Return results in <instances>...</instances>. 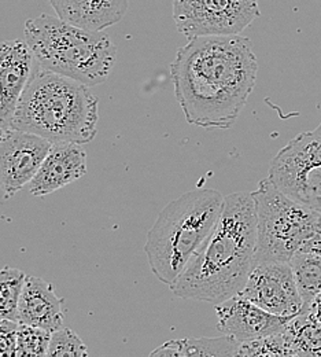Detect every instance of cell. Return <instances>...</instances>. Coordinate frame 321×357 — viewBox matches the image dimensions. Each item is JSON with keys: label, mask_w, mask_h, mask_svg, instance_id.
Here are the masks:
<instances>
[{"label": "cell", "mask_w": 321, "mask_h": 357, "mask_svg": "<svg viewBox=\"0 0 321 357\" xmlns=\"http://www.w3.org/2000/svg\"><path fill=\"white\" fill-rule=\"evenodd\" d=\"M257 56L240 35L199 36L171 65L176 99L191 126L230 130L256 87Z\"/></svg>", "instance_id": "6da1fadb"}, {"label": "cell", "mask_w": 321, "mask_h": 357, "mask_svg": "<svg viewBox=\"0 0 321 357\" xmlns=\"http://www.w3.org/2000/svg\"><path fill=\"white\" fill-rule=\"evenodd\" d=\"M257 246V212L251 192L226 197L223 212L182 275L171 286L184 300L213 305L239 294L254 267Z\"/></svg>", "instance_id": "7a4b0ae2"}, {"label": "cell", "mask_w": 321, "mask_h": 357, "mask_svg": "<svg viewBox=\"0 0 321 357\" xmlns=\"http://www.w3.org/2000/svg\"><path fill=\"white\" fill-rule=\"evenodd\" d=\"M97 99L88 86L36 65L11 128L42 136L52 144H86L97 132Z\"/></svg>", "instance_id": "3957f363"}, {"label": "cell", "mask_w": 321, "mask_h": 357, "mask_svg": "<svg viewBox=\"0 0 321 357\" xmlns=\"http://www.w3.org/2000/svg\"><path fill=\"white\" fill-rule=\"evenodd\" d=\"M226 197L196 188L169 202L147 234L144 253L159 282L172 286L217 223Z\"/></svg>", "instance_id": "277c9868"}, {"label": "cell", "mask_w": 321, "mask_h": 357, "mask_svg": "<svg viewBox=\"0 0 321 357\" xmlns=\"http://www.w3.org/2000/svg\"><path fill=\"white\" fill-rule=\"evenodd\" d=\"M24 35L40 69L88 87L104 83L116 65L117 47L107 35L72 25L58 17L40 14L29 18Z\"/></svg>", "instance_id": "5b68a950"}, {"label": "cell", "mask_w": 321, "mask_h": 357, "mask_svg": "<svg viewBox=\"0 0 321 357\" xmlns=\"http://www.w3.org/2000/svg\"><path fill=\"white\" fill-rule=\"evenodd\" d=\"M251 194L257 212L256 263L290 261L315 236L321 212L290 198L269 178Z\"/></svg>", "instance_id": "8992f818"}, {"label": "cell", "mask_w": 321, "mask_h": 357, "mask_svg": "<svg viewBox=\"0 0 321 357\" xmlns=\"http://www.w3.org/2000/svg\"><path fill=\"white\" fill-rule=\"evenodd\" d=\"M268 178L290 198L321 212V124L297 135L276 154Z\"/></svg>", "instance_id": "52a82bcc"}, {"label": "cell", "mask_w": 321, "mask_h": 357, "mask_svg": "<svg viewBox=\"0 0 321 357\" xmlns=\"http://www.w3.org/2000/svg\"><path fill=\"white\" fill-rule=\"evenodd\" d=\"M261 15L258 0H173V20L188 40L240 35Z\"/></svg>", "instance_id": "ba28073f"}, {"label": "cell", "mask_w": 321, "mask_h": 357, "mask_svg": "<svg viewBox=\"0 0 321 357\" xmlns=\"http://www.w3.org/2000/svg\"><path fill=\"white\" fill-rule=\"evenodd\" d=\"M239 294L277 316L294 317L304 310L290 261L254 263Z\"/></svg>", "instance_id": "9c48e42d"}, {"label": "cell", "mask_w": 321, "mask_h": 357, "mask_svg": "<svg viewBox=\"0 0 321 357\" xmlns=\"http://www.w3.org/2000/svg\"><path fill=\"white\" fill-rule=\"evenodd\" d=\"M52 143L19 130H8L0 139V188L13 197L38 174Z\"/></svg>", "instance_id": "30bf717a"}, {"label": "cell", "mask_w": 321, "mask_h": 357, "mask_svg": "<svg viewBox=\"0 0 321 357\" xmlns=\"http://www.w3.org/2000/svg\"><path fill=\"white\" fill-rule=\"evenodd\" d=\"M216 314L217 330L240 344L281 331L292 319L268 312L240 294L217 304Z\"/></svg>", "instance_id": "8fae6325"}, {"label": "cell", "mask_w": 321, "mask_h": 357, "mask_svg": "<svg viewBox=\"0 0 321 357\" xmlns=\"http://www.w3.org/2000/svg\"><path fill=\"white\" fill-rule=\"evenodd\" d=\"M36 58L29 45L11 40L0 45V126L11 130V120L18 100L28 86Z\"/></svg>", "instance_id": "7c38bea8"}, {"label": "cell", "mask_w": 321, "mask_h": 357, "mask_svg": "<svg viewBox=\"0 0 321 357\" xmlns=\"http://www.w3.org/2000/svg\"><path fill=\"white\" fill-rule=\"evenodd\" d=\"M87 155L79 143H54L29 183L35 197H45L87 174Z\"/></svg>", "instance_id": "4fadbf2b"}, {"label": "cell", "mask_w": 321, "mask_h": 357, "mask_svg": "<svg viewBox=\"0 0 321 357\" xmlns=\"http://www.w3.org/2000/svg\"><path fill=\"white\" fill-rule=\"evenodd\" d=\"M63 303L65 300L55 294L51 283L36 276H26L18 305V321L54 333L63 324Z\"/></svg>", "instance_id": "5bb4252c"}, {"label": "cell", "mask_w": 321, "mask_h": 357, "mask_svg": "<svg viewBox=\"0 0 321 357\" xmlns=\"http://www.w3.org/2000/svg\"><path fill=\"white\" fill-rule=\"evenodd\" d=\"M56 17L72 25L102 32L120 22L128 0H49Z\"/></svg>", "instance_id": "9a60e30c"}, {"label": "cell", "mask_w": 321, "mask_h": 357, "mask_svg": "<svg viewBox=\"0 0 321 357\" xmlns=\"http://www.w3.org/2000/svg\"><path fill=\"white\" fill-rule=\"evenodd\" d=\"M240 342L233 337L183 338L165 342L154 349L150 356L159 357H233L237 356Z\"/></svg>", "instance_id": "2e32d148"}, {"label": "cell", "mask_w": 321, "mask_h": 357, "mask_svg": "<svg viewBox=\"0 0 321 357\" xmlns=\"http://www.w3.org/2000/svg\"><path fill=\"white\" fill-rule=\"evenodd\" d=\"M295 356L321 357V323L306 310L294 316L284 327Z\"/></svg>", "instance_id": "e0dca14e"}, {"label": "cell", "mask_w": 321, "mask_h": 357, "mask_svg": "<svg viewBox=\"0 0 321 357\" xmlns=\"http://www.w3.org/2000/svg\"><path fill=\"white\" fill-rule=\"evenodd\" d=\"M290 264L304 310H306L321 291V255L299 250L291 257Z\"/></svg>", "instance_id": "ac0fdd59"}, {"label": "cell", "mask_w": 321, "mask_h": 357, "mask_svg": "<svg viewBox=\"0 0 321 357\" xmlns=\"http://www.w3.org/2000/svg\"><path fill=\"white\" fill-rule=\"evenodd\" d=\"M26 275L17 268L0 269V319L18 321V305Z\"/></svg>", "instance_id": "d6986e66"}, {"label": "cell", "mask_w": 321, "mask_h": 357, "mask_svg": "<svg viewBox=\"0 0 321 357\" xmlns=\"http://www.w3.org/2000/svg\"><path fill=\"white\" fill-rule=\"evenodd\" d=\"M240 357L295 356L292 347L284 334V328L275 334L242 342L237 351Z\"/></svg>", "instance_id": "ffe728a7"}, {"label": "cell", "mask_w": 321, "mask_h": 357, "mask_svg": "<svg viewBox=\"0 0 321 357\" xmlns=\"http://www.w3.org/2000/svg\"><path fill=\"white\" fill-rule=\"evenodd\" d=\"M51 334L45 328L19 323L15 357L47 356Z\"/></svg>", "instance_id": "44dd1931"}, {"label": "cell", "mask_w": 321, "mask_h": 357, "mask_svg": "<svg viewBox=\"0 0 321 357\" xmlns=\"http://www.w3.org/2000/svg\"><path fill=\"white\" fill-rule=\"evenodd\" d=\"M87 355L88 349L86 344L72 330L59 328L51 334L47 356L84 357Z\"/></svg>", "instance_id": "7402d4cb"}, {"label": "cell", "mask_w": 321, "mask_h": 357, "mask_svg": "<svg viewBox=\"0 0 321 357\" xmlns=\"http://www.w3.org/2000/svg\"><path fill=\"white\" fill-rule=\"evenodd\" d=\"M19 321L0 319V356L15 357Z\"/></svg>", "instance_id": "603a6c76"}, {"label": "cell", "mask_w": 321, "mask_h": 357, "mask_svg": "<svg viewBox=\"0 0 321 357\" xmlns=\"http://www.w3.org/2000/svg\"><path fill=\"white\" fill-rule=\"evenodd\" d=\"M306 311L313 319H316L321 323V291L318 294V297L312 301V304L306 308Z\"/></svg>", "instance_id": "cb8c5ba5"}, {"label": "cell", "mask_w": 321, "mask_h": 357, "mask_svg": "<svg viewBox=\"0 0 321 357\" xmlns=\"http://www.w3.org/2000/svg\"><path fill=\"white\" fill-rule=\"evenodd\" d=\"M6 132H7V131H6V130H4V128L0 126V139L3 137V135L6 134Z\"/></svg>", "instance_id": "d4e9b609"}]
</instances>
